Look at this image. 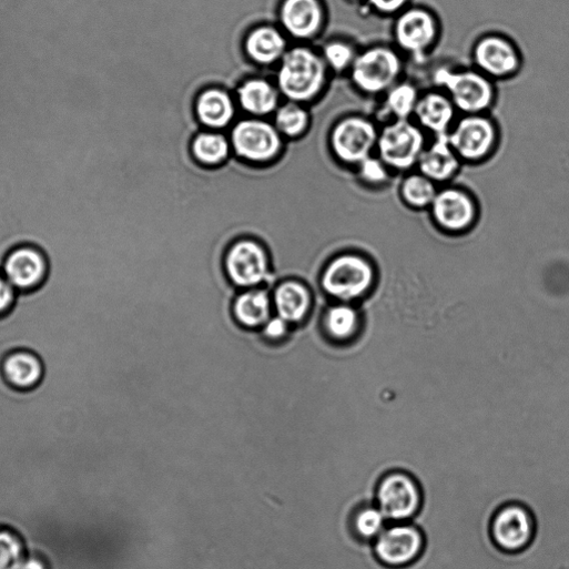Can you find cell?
<instances>
[{
    "label": "cell",
    "instance_id": "obj_29",
    "mask_svg": "<svg viewBox=\"0 0 569 569\" xmlns=\"http://www.w3.org/2000/svg\"><path fill=\"white\" fill-rule=\"evenodd\" d=\"M387 518L377 505H362L350 515L349 528L360 541H374L387 526Z\"/></svg>",
    "mask_w": 569,
    "mask_h": 569
},
{
    "label": "cell",
    "instance_id": "obj_34",
    "mask_svg": "<svg viewBox=\"0 0 569 569\" xmlns=\"http://www.w3.org/2000/svg\"><path fill=\"white\" fill-rule=\"evenodd\" d=\"M358 53L355 47L344 41H334L324 50L326 62L337 73L349 72Z\"/></svg>",
    "mask_w": 569,
    "mask_h": 569
},
{
    "label": "cell",
    "instance_id": "obj_16",
    "mask_svg": "<svg viewBox=\"0 0 569 569\" xmlns=\"http://www.w3.org/2000/svg\"><path fill=\"white\" fill-rule=\"evenodd\" d=\"M232 141L237 155L252 162H267L281 149L277 131L261 121L238 123L233 131Z\"/></svg>",
    "mask_w": 569,
    "mask_h": 569
},
{
    "label": "cell",
    "instance_id": "obj_4",
    "mask_svg": "<svg viewBox=\"0 0 569 569\" xmlns=\"http://www.w3.org/2000/svg\"><path fill=\"white\" fill-rule=\"evenodd\" d=\"M427 134L413 121H392L382 124L376 155L396 175L416 170L427 145Z\"/></svg>",
    "mask_w": 569,
    "mask_h": 569
},
{
    "label": "cell",
    "instance_id": "obj_7",
    "mask_svg": "<svg viewBox=\"0 0 569 569\" xmlns=\"http://www.w3.org/2000/svg\"><path fill=\"white\" fill-rule=\"evenodd\" d=\"M223 265L228 281L240 291L264 287L271 280L270 252L253 237L235 240L225 252Z\"/></svg>",
    "mask_w": 569,
    "mask_h": 569
},
{
    "label": "cell",
    "instance_id": "obj_20",
    "mask_svg": "<svg viewBox=\"0 0 569 569\" xmlns=\"http://www.w3.org/2000/svg\"><path fill=\"white\" fill-rule=\"evenodd\" d=\"M6 380L18 390H33L45 376L42 358L30 349H16L7 354L2 362Z\"/></svg>",
    "mask_w": 569,
    "mask_h": 569
},
{
    "label": "cell",
    "instance_id": "obj_8",
    "mask_svg": "<svg viewBox=\"0 0 569 569\" xmlns=\"http://www.w3.org/2000/svg\"><path fill=\"white\" fill-rule=\"evenodd\" d=\"M325 64L306 49L288 52L278 74L280 89L294 102H306L316 96L325 84Z\"/></svg>",
    "mask_w": 569,
    "mask_h": 569
},
{
    "label": "cell",
    "instance_id": "obj_27",
    "mask_svg": "<svg viewBox=\"0 0 569 569\" xmlns=\"http://www.w3.org/2000/svg\"><path fill=\"white\" fill-rule=\"evenodd\" d=\"M285 49L284 38L271 28L255 30L246 41L247 54L260 64H271L277 61Z\"/></svg>",
    "mask_w": 569,
    "mask_h": 569
},
{
    "label": "cell",
    "instance_id": "obj_15",
    "mask_svg": "<svg viewBox=\"0 0 569 569\" xmlns=\"http://www.w3.org/2000/svg\"><path fill=\"white\" fill-rule=\"evenodd\" d=\"M534 535L532 515L522 505H504L492 516L490 536L495 546L505 552L512 553L526 549Z\"/></svg>",
    "mask_w": 569,
    "mask_h": 569
},
{
    "label": "cell",
    "instance_id": "obj_37",
    "mask_svg": "<svg viewBox=\"0 0 569 569\" xmlns=\"http://www.w3.org/2000/svg\"><path fill=\"white\" fill-rule=\"evenodd\" d=\"M19 292L0 272V317L7 316L16 306Z\"/></svg>",
    "mask_w": 569,
    "mask_h": 569
},
{
    "label": "cell",
    "instance_id": "obj_12",
    "mask_svg": "<svg viewBox=\"0 0 569 569\" xmlns=\"http://www.w3.org/2000/svg\"><path fill=\"white\" fill-rule=\"evenodd\" d=\"M428 211L438 228L449 234H461L473 228L479 209L468 190L448 184L439 187Z\"/></svg>",
    "mask_w": 569,
    "mask_h": 569
},
{
    "label": "cell",
    "instance_id": "obj_36",
    "mask_svg": "<svg viewBox=\"0 0 569 569\" xmlns=\"http://www.w3.org/2000/svg\"><path fill=\"white\" fill-rule=\"evenodd\" d=\"M367 7L383 18H395L409 7V0H365Z\"/></svg>",
    "mask_w": 569,
    "mask_h": 569
},
{
    "label": "cell",
    "instance_id": "obj_33",
    "mask_svg": "<svg viewBox=\"0 0 569 569\" xmlns=\"http://www.w3.org/2000/svg\"><path fill=\"white\" fill-rule=\"evenodd\" d=\"M276 124L286 136L296 138L306 130L308 114L298 105L288 104L277 112Z\"/></svg>",
    "mask_w": 569,
    "mask_h": 569
},
{
    "label": "cell",
    "instance_id": "obj_23",
    "mask_svg": "<svg viewBox=\"0 0 569 569\" xmlns=\"http://www.w3.org/2000/svg\"><path fill=\"white\" fill-rule=\"evenodd\" d=\"M420 94L416 84L402 80L380 98L377 123L382 125L392 121L413 120Z\"/></svg>",
    "mask_w": 569,
    "mask_h": 569
},
{
    "label": "cell",
    "instance_id": "obj_6",
    "mask_svg": "<svg viewBox=\"0 0 569 569\" xmlns=\"http://www.w3.org/2000/svg\"><path fill=\"white\" fill-rule=\"evenodd\" d=\"M440 35L438 18L426 8L408 7L394 18L392 37L395 49L419 63L436 49Z\"/></svg>",
    "mask_w": 569,
    "mask_h": 569
},
{
    "label": "cell",
    "instance_id": "obj_1",
    "mask_svg": "<svg viewBox=\"0 0 569 569\" xmlns=\"http://www.w3.org/2000/svg\"><path fill=\"white\" fill-rule=\"evenodd\" d=\"M431 82L448 95L459 115L489 114L497 101L496 83L474 68L439 67Z\"/></svg>",
    "mask_w": 569,
    "mask_h": 569
},
{
    "label": "cell",
    "instance_id": "obj_2",
    "mask_svg": "<svg viewBox=\"0 0 569 569\" xmlns=\"http://www.w3.org/2000/svg\"><path fill=\"white\" fill-rule=\"evenodd\" d=\"M404 57L394 45L375 44L359 51L349 75L362 95L382 98L404 80Z\"/></svg>",
    "mask_w": 569,
    "mask_h": 569
},
{
    "label": "cell",
    "instance_id": "obj_28",
    "mask_svg": "<svg viewBox=\"0 0 569 569\" xmlns=\"http://www.w3.org/2000/svg\"><path fill=\"white\" fill-rule=\"evenodd\" d=\"M242 108L254 115L272 113L278 102L274 88L265 81L253 80L245 83L238 91Z\"/></svg>",
    "mask_w": 569,
    "mask_h": 569
},
{
    "label": "cell",
    "instance_id": "obj_10",
    "mask_svg": "<svg viewBox=\"0 0 569 569\" xmlns=\"http://www.w3.org/2000/svg\"><path fill=\"white\" fill-rule=\"evenodd\" d=\"M470 58L473 68L495 83L516 78L522 68L518 47L498 33L478 38L473 44Z\"/></svg>",
    "mask_w": 569,
    "mask_h": 569
},
{
    "label": "cell",
    "instance_id": "obj_24",
    "mask_svg": "<svg viewBox=\"0 0 569 569\" xmlns=\"http://www.w3.org/2000/svg\"><path fill=\"white\" fill-rule=\"evenodd\" d=\"M321 327L331 342L338 345L349 344L359 332L360 317L349 303H336L323 311Z\"/></svg>",
    "mask_w": 569,
    "mask_h": 569
},
{
    "label": "cell",
    "instance_id": "obj_3",
    "mask_svg": "<svg viewBox=\"0 0 569 569\" xmlns=\"http://www.w3.org/2000/svg\"><path fill=\"white\" fill-rule=\"evenodd\" d=\"M375 271L362 255L344 253L333 256L321 273V288L337 303H352L364 297L373 287Z\"/></svg>",
    "mask_w": 569,
    "mask_h": 569
},
{
    "label": "cell",
    "instance_id": "obj_11",
    "mask_svg": "<svg viewBox=\"0 0 569 569\" xmlns=\"http://www.w3.org/2000/svg\"><path fill=\"white\" fill-rule=\"evenodd\" d=\"M375 499L388 521L407 522L421 509L423 492L413 476L396 470L379 479Z\"/></svg>",
    "mask_w": 569,
    "mask_h": 569
},
{
    "label": "cell",
    "instance_id": "obj_9",
    "mask_svg": "<svg viewBox=\"0 0 569 569\" xmlns=\"http://www.w3.org/2000/svg\"><path fill=\"white\" fill-rule=\"evenodd\" d=\"M380 125L364 115H350L338 121L331 132V146L336 159L356 169L376 154Z\"/></svg>",
    "mask_w": 569,
    "mask_h": 569
},
{
    "label": "cell",
    "instance_id": "obj_25",
    "mask_svg": "<svg viewBox=\"0 0 569 569\" xmlns=\"http://www.w3.org/2000/svg\"><path fill=\"white\" fill-rule=\"evenodd\" d=\"M200 121L212 129H223L231 123L235 109L230 95L220 90L204 92L197 100Z\"/></svg>",
    "mask_w": 569,
    "mask_h": 569
},
{
    "label": "cell",
    "instance_id": "obj_30",
    "mask_svg": "<svg viewBox=\"0 0 569 569\" xmlns=\"http://www.w3.org/2000/svg\"><path fill=\"white\" fill-rule=\"evenodd\" d=\"M193 153L202 164L214 166L227 159L230 146L223 135L203 133L193 142Z\"/></svg>",
    "mask_w": 569,
    "mask_h": 569
},
{
    "label": "cell",
    "instance_id": "obj_18",
    "mask_svg": "<svg viewBox=\"0 0 569 569\" xmlns=\"http://www.w3.org/2000/svg\"><path fill=\"white\" fill-rule=\"evenodd\" d=\"M463 165L447 136H437L427 143L416 171L440 187L450 184L458 176Z\"/></svg>",
    "mask_w": 569,
    "mask_h": 569
},
{
    "label": "cell",
    "instance_id": "obj_5",
    "mask_svg": "<svg viewBox=\"0 0 569 569\" xmlns=\"http://www.w3.org/2000/svg\"><path fill=\"white\" fill-rule=\"evenodd\" d=\"M453 150L465 165L489 161L500 143V131L489 114L459 115L446 135Z\"/></svg>",
    "mask_w": 569,
    "mask_h": 569
},
{
    "label": "cell",
    "instance_id": "obj_21",
    "mask_svg": "<svg viewBox=\"0 0 569 569\" xmlns=\"http://www.w3.org/2000/svg\"><path fill=\"white\" fill-rule=\"evenodd\" d=\"M232 313L242 327L261 329L275 313L272 293L266 287L240 291L233 301Z\"/></svg>",
    "mask_w": 569,
    "mask_h": 569
},
{
    "label": "cell",
    "instance_id": "obj_31",
    "mask_svg": "<svg viewBox=\"0 0 569 569\" xmlns=\"http://www.w3.org/2000/svg\"><path fill=\"white\" fill-rule=\"evenodd\" d=\"M355 170L359 183L369 190H383L395 177L376 154L363 161Z\"/></svg>",
    "mask_w": 569,
    "mask_h": 569
},
{
    "label": "cell",
    "instance_id": "obj_22",
    "mask_svg": "<svg viewBox=\"0 0 569 569\" xmlns=\"http://www.w3.org/2000/svg\"><path fill=\"white\" fill-rule=\"evenodd\" d=\"M281 19L289 34L298 39H307L323 27V7L319 0H285Z\"/></svg>",
    "mask_w": 569,
    "mask_h": 569
},
{
    "label": "cell",
    "instance_id": "obj_38",
    "mask_svg": "<svg viewBox=\"0 0 569 569\" xmlns=\"http://www.w3.org/2000/svg\"><path fill=\"white\" fill-rule=\"evenodd\" d=\"M21 569H47L42 560L38 558L26 559Z\"/></svg>",
    "mask_w": 569,
    "mask_h": 569
},
{
    "label": "cell",
    "instance_id": "obj_32",
    "mask_svg": "<svg viewBox=\"0 0 569 569\" xmlns=\"http://www.w3.org/2000/svg\"><path fill=\"white\" fill-rule=\"evenodd\" d=\"M24 561L22 541L17 535L0 530V569H21Z\"/></svg>",
    "mask_w": 569,
    "mask_h": 569
},
{
    "label": "cell",
    "instance_id": "obj_13",
    "mask_svg": "<svg viewBox=\"0 0 569 569\" xmlns=\"http://www.w3.org/2000/svg\"><path fill=\"white\" fill-rule=\"evenodd\" d=\"M425 537L413 524L393 522L374 540L377 560L389 568H403L414 563L423 553Z\"/></svg>",
    "mask_w": 569,
    "mask_h": 569
},
{
    "label": "cell",
    "instance_id": "obj_19",
    "mask_svg": "<svg viewBox=\"0 0 569 569\" xmlns=\"http://www.w3.org/2000/svg\"><path fill=\"white\" fill-rule=\"evenodd\" d=\"M276 315L292 326L302 324L309 316L314 297L308 285L297 278L281 281L272 293Z\"/></svg>",
    "mask_w": 569,
    "mask_h": 569
},
{
    "label": "cell",
    "instance_id": "obj_17",
    "mask_svg": "<svg viewBox=\"0 0 569 569\" xmlns=\"http://www.w3.org/2000/svg\"><path fill=\"white\" fill-rule=\"evenodd\" d=\"M459 118L448 95L433 88L421 92L413 121L431 138L446 136Z\"/></svg>",
    "mask_w": 569,
    "mask_h": 569
},
{
    "label": "cell",
    "instance_id": "obj_35",
    "mask_svg": "<svg viewBox=\"0 0 569 569\" xmlns=\"http://www.w3.org/2000/svg\"><path fill=\"white\" fill-rule=\"evenodd\" d=\"M292 329V325L281 316L273 314L266 324L260 329L262 336L272 343L284 341Z\"/></svg>",
    "mask_w": 569,
    "mask_h": 569
},
{
    "label": "cell",
    "instance_id": "obj_14",
    "mask_svg": "<svg viewBox=\"0 0 569 569\" xmlns=\"http://www.w3.org/2000/svg\"><path fill=\"white\" fill-rule=\"evenodd\" d=\"M0 272L19 293H31L48 281L50 260L41 247L21 244L6 255Z\"/></svg>",
    "mask_w": 569,
    "mask_h": 569
},
{
    "label": "cell",
    "instance_id": "obj_26",
    "mask_svg": "<svg viewBox=\"0 0 569 569\" xmlns=\"http://www.w3.org/2000/svg\"><path fill=\"white\" fill-rule=\"evenodd\" d=\"M439 186L416 170L405 174L398 186V195L405 206L413 211L429 210Z\"/></svg>",
    "mask_w": 569,
    "mask_h": 569
}]
</instances>
